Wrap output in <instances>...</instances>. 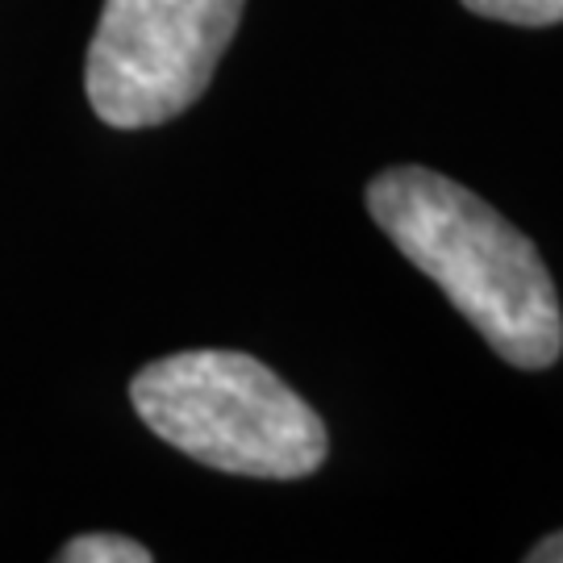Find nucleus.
<instances>
[{
  "label": "nucleus",
  "instance_id": "nucleus-6",
  "mask_svg": "<svg viewBox=\"0 0 563 563\" xmlns=\"http://www.w3.org/2000/svg\"><path fill=\"white\" fill-rule=\"evenodd\" d=\"M526 560L530 563H563V530L560 534H547L539 547H530V551H526Z\"/></svg>",
  "mask_w": 563,
  "mask_h": 563
},
{
  "label": "nucleus",
  "instance_id": "nucleus-3",
  "mask_svg": "<svg viewBox=\"0 0 563 563\" xmlns=\"http://www.w3.org/2000/svg\"><path fill=\"white\" fill-rule=\"evenodd\" d=\"M242 0H104L88 46V101L104 125L146 130L201 101Z\"/></svg>",
  "mask_w": 563,
  "mask_h": 563
},
{
  "label": "nucleus",
  "instance_id": "nucleus-5",
  "mask_svg": "<svg viewBox=\"0 0 563 563\" xmlns=\"http://www.w3.org/2000/svg\"><path fill=\"white\" fill-rule=\"evenodd\" d=\"M476 18L509 21V25H560L563 0H463Z\"/></svg>",
  "mask_w": 563,
  "mask_h": 563
},
{
  "label": "nucleus",
  "instance_id": "nucleus-1",
  "mask_svg": "<svg viewBox=\"0 0 563 563\" xmlns=\"http://www.w3.org/2000/svg\"><path fill=\"white\" fill-rule=\"evenodd\" d=\"M367 213L514 367L543 372L563 351V309L543 255L476 192L426 167L367 184Z\"/></svg>",
  "mask_w": 563,
  "mask_h": 563
},
{
  "label": "nucleus",
  "instance_id": "nucleus-2",
  "mask_svg": "<svg viewBox=\"0 0 563 563\" xmlns=\"http://www.w3.org/2000/svg\"><path fill=\"white\" fill-rule=\"evenodd\" d=\"M130 401L163 443L234 476L301 481L330 451L322 418L242 351H180L146 363L130 380Z\"/></svg>",
  "mask_w": 563,
  "mask_h": 563
},
{
  "label": "nucleus",
  "instance_id": "nucleus-4",
  "mask_svg": "<svg viewBox=\"0 0 563 563\" xmlns=\"http://www.w3.org/2000/svg\"><path fill=\"white\" fill-rule=\"evenodd\" d=\"M63 563H151V551L121 534H80L59 551Z\"/></svg>",
  "mask_w": 563,
  "mask_h": 563
}]
</instances>
